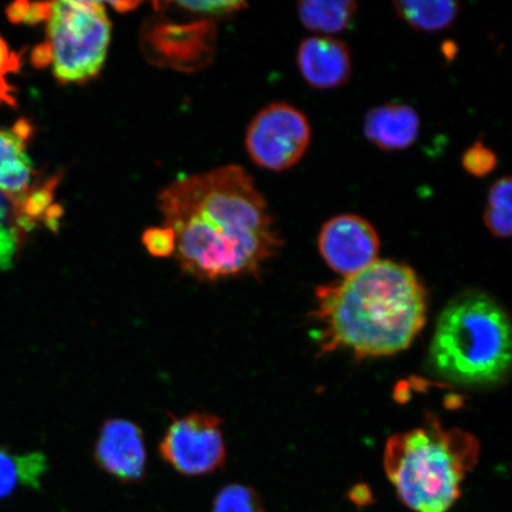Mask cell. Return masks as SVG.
<instances>
[{"label": "cell", "instance_id": "7a4b0ae2", "mask_svg": "<svg viewBox=\"0 0 512 512\" xmlns=\"http://www.w3.org/2000/svg\"><path fill=\"white\" fill-rule=\"evenodd\" d=\"M313 319L323 352L349 350L358 358L406 350L426 322L427 293L413 268L390 260L316 291Z\"/></svg>", "mask_w": 512, "mask_h": 512}, {"label": "cell", "instance_id": "e0dca14e", "mask_svg": "<svg viewBox=\"0 0 512 512\" xmlns=\"http://www.w3.org/2000/svg\"><path fill=\"white\" fill-rule=\"evenodd\" d=\"M29 232L15 202L0 192V270H6L14 264L25 235Z\"/></svg>", "mask_w": 512, "mask_h": 512}, {"label": "cell", "instance_id": "6da1fadb", "mask_svg": "<svg viewBox=\"0 0 512 512\" xmlns=\"http://www.w3.org/2000/svg\"><path fill=\"white\" fill-rule=\"evenodd\" d=\"M158 201L178 264L197 280L254 274L281 246L265 198L241 166L178 179Z\"/></svg>", "mask_w": 512, "mask_h": 512}, {"label": "cell", "instance_id": "7402d4cb", "mask_svg": "<svg viewBox=\"0 0 512 512\" xmlns=\"http://www.w3.org/2000/svg\"><path fill=\"white\" fill-rule=\"evenodd\" d=\"M178 10L206 19L227 17L247 8L245 2H176Z\"/></svg>", "mask_w": 512, "mask_h": 512}, {"label": "cell", "instance_id": "52a82bcc", "mask_svg": "<svg viewBox=\"0 0 512 512\" xmlns=\"http://www.w3.org/2000/svg\"><path fill=\"white\" fill-rule=\"evenodd\" d=\"M160 456L183 476L200 477L226 464L220 416L194 412L172 419L159 444Z\"/></svg>", "mask_w": 512, "mask_h": 512}, {"label": "cell", "instance_id": "8fae6325", "mask_svg": "<svg viewBox=\"0 0 512 512\" xmlns=\"http://www.w3.org/2000/svg\"><path fill=\"white\" fill-rule=\"evenodd\" d=\"M34 133L28 120L21 119L10 128H0V192L18 206L35 188V170L28 155Z\"/></svg>", "mask_w": 512, "mask_h": 512}, {"label": "cell", "instance_id": "ba28073f", "mask_svg": "<svg viewBox=\"0 0 512 512\" xmlns=\"http://www.w3.org/2000/svg\"><path fill=\"white\" fill-rule=\"evenodd\" d=\"M380 246L373 224L355 214L331 217L318 235V249L325 264L344 278L375 264Z\"/></svg>", "mask_w": 512, "mask_h": 512}, {"label": "cell", "instance_id": "277c9868", "mask_svg": "<svg viewBox=\"0 0 512 512\" xmlns=\"http://www.w3.org/2000/svg\"><path fill=\"white\" fill-rule=\"evenodd\" d=\"M510 363V320L494 298L471 291L448 303L428 354L435 374L463 386H494L507 377Z\"/></svg>", "mask_w": 512, "mask_h": 512}, {"label": "cell", "instance_id": "9a60e30c", "mask_svg": "<svg viewBox=\"0 0 512 512\" xmlns=\"http://www.w3.org/2000/svg\"><path fill=\"white\" fill-rule=\"evenodd\" d=\"M356 12L354 0H303L298 4L304 27L326 36L349 29Z\"/></svg>", "mask_w": 512, "mask_h": 512}, {"label": "cell", "instance_id": "9c48e42d", "mask_svg": "<svg viewBox=\"0 0 512 512\" xmlns=\"http://www.w3.org/2000/svg\"><path fill=\"white\" fill-rule=\"evenodd\" d=\"M94 459L102 471L119 482H140L146 471L142 428L125 419L105 421L96 439Z\"/></svg>", "mask_w": 512, "mask_h": 512}, {"label": "cell", "instance_id": "44dd1931", "mask_svg": "<svg viewBox=\"0 0 512 512\" xmlns=\"http://www.w3.org/2000/svg\"><path fill=\"white\" fill-rule=\"evenodd\" d=\"M19 61H21V57L11 51L8 43L0 37V105L15 106L16 104L8 78L21 68Z\"/></svg>", "mask_w": 512, "mask_h": 512}, {"label": "cell", "instance_id": "3957f363", "mask_svg": "<svg viewBox=\"0 0 512 512\" xmlns=\"http://www.w3.org/2000/svg\"><path fill=\"white\" fill-rule=\"evenodd\" d=\"M479 452L475 435L445 428L428 414L421 427L388 440L384 470L407 508L447 512L462 495V484Z\"/></svg>", "mask_w": 512, "mask_h": 512}, {"label": "cell", "instance_id": "d6986e66", "mask_svg": "<svg viewBox=\"0 0 512 512\" xmlns=\"http://www.w3.org/2000/svg\"><path fill=\"white\" fill-rule=\"evenodd\" d=\"M211 512H265L258 494L249 486L230 484L216 495Z\"/></svg>", "mask_w": 512, "mask_h": 512}, {"label": "cell", "instance_id": "30bf717a", "mask_svg": "<svg viewBox=\"0 0 512 512\" xmlns=\"http://www.w3.org/2000/svg\"><path fill=\"white\" fill-rule=\"evenodd\" d=\"M297 64L304 80L317 89L342 87L352 73L347 44L331 36H312L302 41Z\"/></svg>", "mask_w": 512, "mask_h": 512}, {"label": "cell", "instance_id": "2e32d148", "mask_svg": "<svg viewBox=\"0 0 512 512\" xmlns=\"http://www.w3.org/2000/svg\"><path fill=\"white\" fill-rule=\"evenodd\" d=\"M394 9L409 27L419 31L435 32L450 27L456 21L459 3L452 0H401L394 2Z\"/></svg>", "mask_w": 512, "mask_h": 512}, {"label": "cell", "instance_id": "ac0fdd59", "mask_svg": "<svg viewBox=\"0 0 512 512\" xmlns=\"http://www.w3.org/2000/svg\"><path fill=\"white\" fill-rule=\"evenodd\" d=\"M512 181L510 177L499 178L491 185L484 211L485 227L499 239L510 238L512 211Z\"/></svg>", "mask_w": 512, "mask_h": 512}, {"label": "cell", "instance_id": "ffe728a7", "mask_svg": "<svg viewBox=\"0 0 512 512\" xmlns=\"http://www.w3.org/2000/svg\"><path fill=\"white\" fill-rule=\"evenodd\" d=\"M496 153L483 143L476 142L464 152L462 164L467 174L473 177H486L496 169Z\"/></svg>", "mask_w": 512, "mask_h": 512}, {"label": "cell", "instance_id": "8992f818", "mask_svg": "<svg viewBox=\"0 0 512 512\" xmlns=\"http://www.w3.org/2000/svg\"><path fill=\"white\" fill-rule=\"evenodd\" d=\"M311 126L306 115L286 102H274L255 115L246 133L249 157L260 168L284 171L309 149Z\"/></svg>", "mask_w": 512, "mask_h": 512}, {"label": "cell", "instance_id": "5bb4252c", "mask_svg": "<svg viewBox=\"0 0 512 512\" xmlns=\"http://www.w3.org/2000/svg\"><path fill=\"white\" fill-rule=\"evenodd\" d=\"M48 469L47 459L40 452L17 454L0 446V501L25 488H40Z\"/></svg>", "mask_w": 512, "mask_h": 512}, {"label": "cell", "instance_id": "4fadbf2b", "mask_svg": "<svg viewBox=\"0 0 512 512\" xmlns=\"http://www.w3.org/2000/svg\"><path fill=\"white\" fill-rule=\"evenodd\" d=\"M214 24L210 22L185 25H158L150 32V44L159 59L179 69H192L198 66V56L208 59L213 47Z\"/></svg>", "mask_w": 512, "mask_h": 512}, {"label": "cell", "instance_id": "603a6c76", "mask_svg": "<svg viewBox=\"0 0 512 512\" xmlns=\"http://www.w3.org/2000/svg\"><path fill=\"white\" fill-rule=\"evenodd\" d=\"M143 245L152 256L169 258L176 251V236L168 227H153L145 230Z\"/></svg>", "mask_w": 512, "mask_h": 512}, {"label": "cell", "instance_id": "7c38bea8", "mask_svg": "<svg viewBox=\"0 0 512 512\" xmlns=\"http://www.w3.org/2000/svg\"><path fill=\"white\" fill-rule=\"evenodd\" d=\"M420 118L412 106L389 102L371 108L364 118L363 132L370 143L386 152L411 147L420 133Z\"/></svg>", "mask_w": 512, "mask_h": 512}, {"label": "cell", "instance_id": "d4e9b609", "mask_svg": "<svg viewBox=\"0 0 512 512\" xmlns=\"http://www.w3.org/2000/svg\"><path fill=\"white\" fill-rule=\"evenodd\" d=\"M108 4H110L112 8L119 12L132 11L138 8V6L140 5V3L138 2H113Z\"/></svg>", "mask_w": 512, "mask_h": 512}, {"label": "cell", "instance_id": "cb8c5ba5", "mask_svg": "<svg viewBox=\"0 0 512 512\" xmlns=\"http://www.w3.org/2000/svg\"><path fill=\"white\" fill-rule=\"evenodd\" d=\"M51 3L18 2L8 8V16L11 22L36 24L48 21Z\"/></svg>", "mask_w": 512, "mask_h": 512}, {"label": "cell", "instance_id": "5b68a950", "mask_svg": "<svg viewBox=\"0 0 512 512\" xmlns=\"http://www.w3.org/2000/svg\"><path fill=\"white\" fill-rule=\"evenodd\" d=\"M47 40L32 53L36 67L50 66L57 81L83 83L104 67L112 24L105 4L62 0L51 3Z\"/></svg>", "mask_w": 512, "mask_h": 512}, {"label": "cell", "instance_id": "484cf974", "mask_svg": "<svg viewBox=\"0 0 512 512\" xmlns=\"http://www.w3.org/2000/svg\"><path fill=\"white\" fill-rule=\"evenodd\" d=\"M352 501H354L356 504H368L370 501V494L367 490L366 492L363 491H354L351 495Z\"/></svg>", "mask_w": 512, "mask_h": 512}]
</instances>
